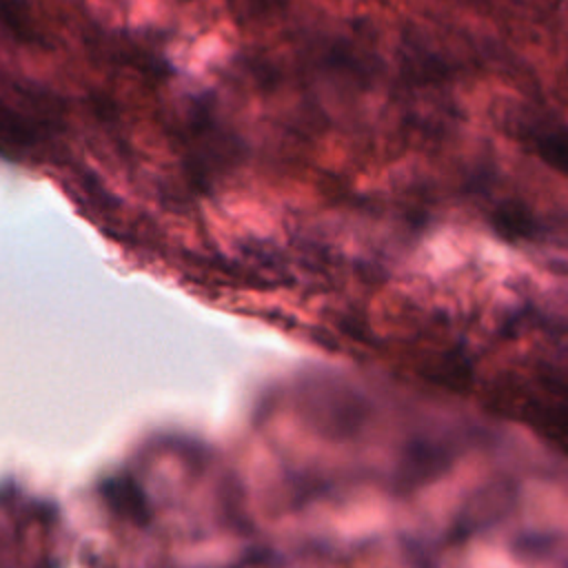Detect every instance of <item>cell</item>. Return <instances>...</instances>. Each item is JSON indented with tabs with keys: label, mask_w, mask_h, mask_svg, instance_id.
<instances>
[{
	"label": "cell",
	"mask_w": 568,
	"mask_h": 568,
	"mask_svg": "<svg viewBox=\"0 0 568 568\" xmlns=\"http://www.w3.org/2000/svg\"><path fill=\"white\" fill-rule=\"evenodd\" d=\"M530 146L557 171H568V129L557 122H544L524 129Z\"/></svg>",
	"instance_id": "1"
}]
</instances>
